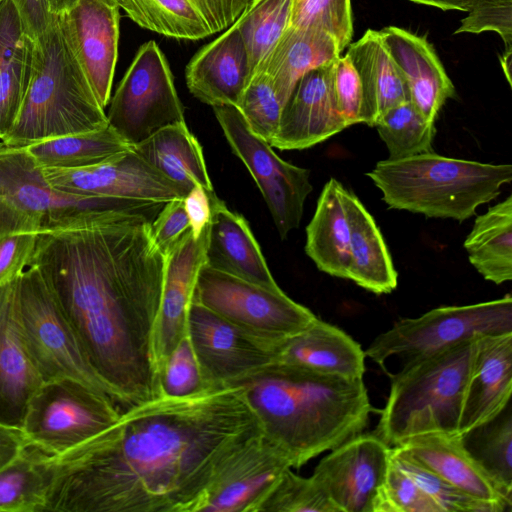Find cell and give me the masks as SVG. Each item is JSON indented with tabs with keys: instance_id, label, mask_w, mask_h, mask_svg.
Wrapping results in <instances>:
<instances>
[{
	"instance_id": "6da1fadb",
	"label": "cell",
	"mask_w": 512,
	"mask_h": 512,
	"mask_svg": "<svg viewBox=\"0 0 512 512\" xmlns=\"http://www.w3.org/2000/svg\"><path fill=\"white\" fill-rule=\"evenodd\" d=\"M263 435L240 385L136 405L92 439L46 511L201 512L217 477Z\"/></svg>"
},
{
	"instance_id": "7a4b0ae2",
	"label": "cell",
	"mask_w": 512,
	"mask_h": 512,
	"mask_svg": "<svg viewBox=\"0 0 512 512\" xmlns=\"http://www.w3.org/2000/svg\"><path fill=\"white\" fill-rule=\"evenodd\" d=\"M151 224L38 234L27 266L40 272L121 411L162 397L156 335L165 255Z\"/></svg>"
},
{
	"instance_id": "3957f363",
	"label": "cell",
	"mask_w": 512,
	"mask_h": 512,
	"mask_svg": "<svg viewBox=\"0 0 512 512\" xmlns=\"http://www.w3.org/2000/svg\"><path fill=\"white\" fill-rule=\"evenodd\" d=\"M234 384L243 388L264 436L296 469L362 433L372 410L363 379L278 362Z\"/></svg>"
},
{
	"instance_id": "277c9868",
	"label": "cell",
	"mask_w": 512,
	"mask_h": 512,
	"mask_svg": "<svg viewBox=\"0 0 512 512\" xmlns=\"http://www.w3.org/2000/svg\"><path fill=\"white\" fill-rule=\"evenodd\" d=\"M165 203L61 191L49 184L26 148L0 141V237L126 220L153 223Z\"/></svg>"
},
{
	"instance_id": "5b68a950",
	"label": "cell",
	"mask_w": 512,
	"mask_h": 512,
	"mask_svg": "<svg viewBox=\"0 0 512 512\" xmlns=\"http://www.w3.org/2000/svg\"><path fill=\"white\" fill-rule=\"evenodd\" d=\"M108 125L99 104L53 14L35 38L31 80L14 124L0 140L25 148L51 138L97 130Z\"/></svg>"
},
{
	"instance_id": "8992f818",
	"label": "cell",
	"mask_w": 512,
	"mask_h": 512,
	"mask_svg": "<svg viewBox=\"0 0 512 512\" xmlns=\"http://www.w3.org/2000/svg\"><path fill=\"white\" fill-rule=\"evenodd\" d=\"M366 175L381 191L388 208L462 222L511 183L512 166L432 151L379 161Z\"/></svg>"
},
{
	"instance_id": "52a82bcc",
	"label": "cell",
	"mask_w": 512,
	"mask_h": 512,
	"mask_svg": "<svg viewBox=\"0 0 512 512\" xmlns=\"http://www.w3.org/2000/svg\"><path fill=\"white\" fill-rule=\"evenodd\" d=\"M476 338L405 361L391 377L375 434L390 447L431 433L458 434Z\"/></svg>"
},
{
	"instance_id": "ba28073f",
	"label": "cell",
	"mask_w": 512,
	"mask_h": 512,
	"mask_svg": "<svg viewBox=\"0 0 512 512\" xmlns=\"http://www.w3.org/2000/svg\"><path fill=\"white\" fill-rule=\"evenodd\" d=\"M17 308L28 354L43 382L69 378L110 397L71 323L35 267H27L17 278Z\"/></svg>"
},
{
	"instance_id": "9c48e42d",
	"label": "cell",
	"mask_w": 512,
	"mask_h": 512,
	"mask_svg": "<svg viewBox=\"0 0 512 512\" xmlns=\"http://www.w3.org/2000/svg\"><path fill=\"white\" fill-rule=\"evenodd\" d=\"M512 333V296L462 306H443L416 318L400 319L364 351L382 364L431 355L479 336Z\"/></svg>"
},
{
	"instance_id": "30bf717a",
	"label": "cell",
	"mask_w": 512,
	"mask_h": 512,
	"mask_svg": "<svg viewBox=\"0 0 512 512\" xmlns=\"http://www.w3.org/2000/svg\"><path fill=\"white\" fill-rule=\"evenodd\" d=\"M193 300L274 350L317 319L281 288L270 289L206 264L199 272Z\"/></svg>"
},
{
	"instance_id": "8fae6325",
	"label": "cell",
	"mask_w": 512,
	"mask_h": 512,
	"mask_svg": "<svg viewBox=\"0 0 512 512\" xmlns=\"http://www.w3.org/2000/svg\"><path fill=\"white\" fill-rule=\"evenodd\" d=\"M116 403L79 381L43 382L30 398L22 430L30 443L50 454L67 452L113 425Z\"/></svg>"
},
{
	"instance_id": "7c38bea8",
	"label": "cell",
	"mask_w": 512,
	"mask_h": 512,
	"mask_svg": "<svg viewBox=\"0 0 512 512\" xmlns=\"http://www.w3.org/2000/svg\"><path fill=\"white\" fill-rule=\"evenodd\" d=\"M108 125L131 147L185 122L169 63L154 41L144 43L111 99Z\"/></svg>"
},
{
	"instance_id": "4fadbf2b",
	"label": "cell",
	"mask_w": 512,
	"mask_h": 512,
	"mask_svg": "<svg viewBox=\"0 0 512 512\" xmlns=\"http://www.w3.org/2000/svg\"><path fill=\"white\" fill-rule=\"evenodd\" d=\"M235 155L254 178L282 239L298 228L304 203L312 192L310 171L281 159L272 146L256 136L237 107H212Z\"/></svg>"
},
{
	"instance_id": "5bb4252c",
	"label": "cell",
	"mask_w": 512,
	"mask_h": 512,
	"mask_svg": "<svg viewBox=\"0 0 512 512\" xmlns=\"http://www.w3.org/2000/svg\"><path fill=\"white\" fill-rule=\"evenodd\" d=\"M187 335L209 388L232 385L275 361L274 349L194 300Z\"/></svg>"
},
{
	"instance_id": "9a60e30c",
	"label": "cell",
	"mask_w": 512,
	"mask_h": 512,
	"mask_svg": "<svg viewBox=\"0 0 512 512\" xmlns=\"http://www.w3.org/2000/svg\"><path fill=\"white\" fill-rule=\"evenodd\" d=\"M391 447L375 433H359L330 450L312 478L338 512H372L390 461Z\"/></svg>"
},
{
	"instance_id": "2e32d148",
	"label": "cell",
	"mask_w": 512,
	"mask_h": 512,
	"mask_svg": "<svg viewBox=\"0 0 512 512\" xmlns=\"http://www.w3.org/2000/svg\"><path fill=\"white\" fill-rule=\"evenodd\" d=\"M42 171L50 185L78 195L156 202L183 199L187 195L132 148L95 166Z\"/></svg>"
},
{
	"instance_id": "e0dca14e",
	"label": "cell",
	"mask_w": 512,
	"mask_h": 512,
	"mask_svg": "<svg viewBox=\"0 0 512 512\" xmlns=\"http://www.w3.org/2000/svg\"><path fill=\"white\" fill-rule=\"evenodd\" d=\"M119 9L100 0H78L58 15L62 33L104 109L118 56Z\"/></svg>"
},
{
	"instance_id": "ac0fdd59",
	"label": "cell",
	"mask_w": 512,
	"mask_h": 512,
	"mask_svg": "<svg viewBox=\"0 0 512 512\" xmlns=\"http://www.w3.org/2000/svg\"><path fill=\"white\" fill-rule=\"evenodd\" d=\"M333 62L305 74L283 106L269 144L279 150L310 148L347 128L332 91Z\"/></svg>"
},
{
	"instance_id": "d6986e66",
	"label": "cell",
	"mask_w": 512,
	"mask_h": 512,
	"mask_svg": "<svg viewBox=\"0 0 512 512\" xmlns=\"http://www.w3.org/2000/svg\"><path fill=\"white\" fill-rule=\"evenodd\" d=\"M91 439L60 454L26 445L0 470V511H46L56 486L88 457Z\"/></svg>"
},
{
	"instance_id": "ffe728a7",
	"label": "cell",
	"mask_w": 512,
	"mask_h": 512,
	"mask_svg": "<svg viewBox=\"0 0 512 512\" xmlns=\"http://www.w3.org/2000/svg\"><path fill=\"white\" fill-rule=\"evenodd\" d=\"M288 468L287 457L263 435L217 477L201 512H260Z\"/></svg>"
},
{
	"instance_id": "44dd1931",
	"label": "cell",
	"mask_w": 512,
	"mask_h": 512,
	"mask_svg": "<svg viewBox=\"0 0 512 512\" xmlns=\"http://www.w3.org/2000/svg\"><path fill=\"white\" fill-rule=\"evenodd\" d=\"M209 226L199 237L187 231L165 253V269L158 317L156 351L159 369L187 334L189 309L199 272L206 262Z\"/></svg>"
},
{
	"instance_id": "7402d4cb",
	"label": "cell",
	"mask_w": 512,
	"mask_h": 512,
	"mask_svg": "<svg viewBox=\"0 0 512 512\" xmlns=\"http://www.w3.org/2000/svg\"><path fill=\"white\" fill-rule=\"evenodd\" d=\"M253 0H118L138 26L160 35L200 40L233 25Z\"/></svg>"
},
{
	"instance_id": "603a6c76",
	"label": "cell",
	"mask_w": 512,
	"mask_h": 512,
	"mask_svg": "<svg viewBox=\"0 0 512 512\" xmlns=\"http://www.w3.org/2000/svg\"><path fill=\"white\" fill-rule=\"evenodd\" d=\"M17 278L0 285V423L22 429L27 404L43 381L22 335Z\"/></svg>"
},
{
	"instance_id": "cb8c5ba5",
	"label": "cell",
	"mask_w": 512,
	"mask_h": 512,
	"mask_svg": "<svg viewBox=\"0 0 512 512\" xmlns=\"http://www.w3.org/2000/svg\"><path fill=\"white\" fill-rule=\"evenodd\" d=\"M190 93L212 107H238L250 80L248 55L234 23L218 38L204 45L185 71Z\"/></svg>"
},
{
	"instance_id": "d4e9b609",
	"label": "cell",
	"mask_w": 512,
	"mask_h": 512,
	"mask_svg": "<svg viewBox=\"0 0 512 512\" xmlns=\"http://www.w3.org/2000/svg\"><path fill=\"white\" fill-rule=\"evenodd\" d=\"M512 333L476 338L458 435L492 419L511 401Z\"/></svg>"
},
{
	"instance_id": "484cf974",
	"label": "cell",
	"mask_w": 512,
	"mask_h": 512,
	"mask_svg": "<svg viewBox=\"0 0 512 512\" xmlns=\"http://www.w3.org/2000/svg\"><path fill=\"white\" fill-rule=\"evenodd\" d=\"M378 32L405 79L409 101L426 120L435 123L442 106L456 91L433 46L425 37L396 26Z\"/></svg>"
},
{
	"instance_id": "4316f807",
	"label": "cell",
	"mask_w": 512,
	"mask_h": 512,
	"mask_svg": "<svg viewBox=\"0 0 512 512\" xmlns=\"http://www.w3.org/2000/svg\"><path fill=\"white\" fill-rule=\"evenodd\" d=\"M409 458L471 497L511 511L512 500L468 454L458 434L431 433L395 446Z\"/></svg>"
},
{
	"instance_id": "83f0119b",
	"label": "cell",
	"mask_w": 512,
	"mask_h": 512,
	"mask_svg": "<svg viewBox=\"0 0 512 512\" xmlns=\"http://www.w3.org/2000/svg\"><path fill=\"white\" fill-rule=\"evenodd\" d=\"M275 361L347 379H363L365 353L338 327L317 318L303 331L277 344Z\"/></svg>"
},
{
	"instance_id": "f1b7e54d",
	"label": "cell",
	"mask_w": 512,
	"mask_h": 512,
	"mask_svg": "<svg viewBox=\"0 0 512 512\" xmlns=\"http://www.w3.org/2000/svg\"><path fill=\"white\" fill-rule=\"evenodd\" d=\"M212 215L205 264L215 270L270 288L273 278L246 219L211 194Z\"/></svg>"
},
{
	"instance_id": "f546056e",
	"label": "cell",
	"mask_w": 512,
	"mask_h": 512,
	"mask_svg": "<svg viewBox=\"0 0 512 512\" xmlns=\"http://www.w3.org/2000/svg\"><path fill=\"white\" fill-rule=\"evenodd\" d=\"M346 54L362 85L361 123L374 127L389 109L409 101L405 79L378 31L366 30L360 39L349 44Z\"/></svg>"
},
{
	"instance_id": "4dcf8cb0",
	"label": "cell",
	"mask_w": 512,
	"mask_h": 512,
	"mask_svg": "<svg viewBox=\"0 0 512 512\" xmlns=\"http://www.w3.org/2000/svg\"><path fill=\"white\" fill-rule=\"evenodd\" d=\"M35 39L27 32L13 0L0 2V140L15 122L28 89Z\"/></svg>"
},
{
	"instance_id": "1f68e13d",
	"label": "cell",
	"mask_w": 512,
	"mask_h": 512,
	"mask_svg": "<svg viewBox=\"0 0 512 512\" xmlns=\"http://www.w3.org/2000/svg\"><path fill=\"white\" fill-rule=\"evenodd\" d=\"M340 53L336 41L328 34L289 26L254 73H264L271 79L284 106L305 74L334 62Z\"/></svg>"
},
{
	"instance_id": "d6a6232c",
	"label": "cell",
	"mask_w": 512,
	"mask_h": 512,
	"mask_svg": "<svg viewBox=\"0 0 512 512\" xmlns=\"http://www.w3.org/2000/svg\"><path fill=\"white\" fill-rule=\"evenodd\" d=\"M344 201L350 229L348 279L375 294L391 293L397 287L398 274L375 219L347 189Z\"/></svg>"
},
{
	"instance_id": "836d02e7",
	"label": "cell",
	"mask_w": 512,
	"mask_h": 512,
	"mask_svg": "<svg viewBox=\"0 0 512 512\" xmlns=\"http://www.w3.org/2000/svg\"><path fill=\"white\" fill-rule=\"evenodd\" d=\"M345 190L335 178H330L324 185L315 213L306 227L305 252L320 271L348 279L350 229Z\"/></svg>"
},
{
	"instance_id": "e575fe53",
	"label": "cell",
	"mask_w": 512,
	"mask_h": 512,
	"mask_svg": "<svg viewBox=\"0 0 512 512\" xmlns=\"http://www.w3.org/2000/svg\"><path fill=\"white\" fill-rule=\"evenodd\" d=\"M131 148L186 194L195 186L214 192L202 147L185 122L164 127Z\"/></svg>"
},
{
	"instance_id": "d590c367",
	"label": "cell",
	"mask_w": 512,
	"mask_h": 512,
	"mask_svg": "<svg viewBox=\"0 0 512 512\" xmlns=\"http://www.w3.org/2000/svg\"><path fill=\"white\" fill-rule=\"evenodd\" d=\"M463 246L485 280L502 284L512 279V195L476 217Z\"/></svg>"
},
{
	"instance_id": "8d00e7d4",
	"label": "cell",
	"mask_w": 512,
	"mask_h": 512,
	"mask_svg": "<svg viewBox=\"0 0 512 512\" xmlns=\"http://www.w3.org/2000/svg\"><path fill=\"white\" fill-rule=\"evenodd\" d=\"M25 148L41 168L78 169L110 160L131 146L107 125L89 132L47 139Z\"/></svg>"
},
{
	"instance_id": "74e56055",
	"label": "cell",
	"mask_w": 512,
	"mask_h": 512,
	"mask_svg": "<svg viewBox=\"0 0 512 512\" xmlns=\"http://www.w3.org/2000/svg\"><path fill=\"white\" fill-rule=\"evenodd\" d=\"M459 436L468 454L512 500L511 401L495 417Z\"/></svg>"
},
{
	"instance_id": "f35d334b",
	"label": "cell",
	"mask_w": 512,
	"mask_h": 512,
	"mask_svg": "<svg viewBox=\"0 0 512 512\" xmlns=\"http://www.w3.org/2000/svg\"><path fill=\"white\" fill-rule=\"evenodd\" d=\"M291 6L292 0H253L235 22L247 51L250 79L289 27Z\"/></svg>"
},
{
	"instance_id": "ab89813d",
	"label": "cell",
	"mask_w": 512,
	"mask_h": 512,
	"mask_svg": "<svg viewBox=\"0 0 512 512\" xmlns=\"http://www.w3.org/2000/svg\"><path fill=\"white\" fill-rule=\"evenodd\" d=\"M390 159L432 152L435 123L426 120L410 101L389 109L376 125Z\"/></svg>"
},
{
	"instance_id": "60d3db41",
	"label": "cell",
	"mask_w": 512,
	"mask_h": 512,
	"mask_svg": "<svg viewBox=\"0 0 512 512\" xmlns=\"http://www.w3.org/2000/svg\"><path fill=\"white\" fill-rule=\"evenodd\" d=\"M289 26L324 32L342 51L353 37L351 0H292Z\"/></svg>"
},
{
	"instance_id": "b9f144b4",
	"label": "cell",
	"mask_w": 512,
	"mask_h": 512,
	"mask_svg": "<svg viewBox=\"0 0 512 512\" xmlns=\"http://www.w3.org/2000/svg\"><path fill=\"white\" fill-rule=\"evenodd\" d=\"M268 512H338L325 490L312 478L288 468L262 504Z\"/></svg>"
},
{
	"instance_id": "7bdbcfd3",
	"label": "cell",
	"mask_w": 512,
	"mask_h": 512,
	"mask_svg": "<svg viewBox=\"0 0 512 512\" xmlns=\"http://www.w3.org/2000/svg\"><path fill=\"white\" fill-rule=\"evenodd\" d=\"M391 457L438 505L441 512H501L496 505L475 499L462 492L419 465L396 447H391Z\"/></svg>"
},
{
	"instance_id": "ee69618b",
	"label": "cell",
	"mask_w": 512,
	"mask_h": 512,
	"mask_svg": "<svg viewBox=\"0 0 512 512\" xmlns=\"http://www.w3.org/2000/svg\"><path fill=\"white\" fill-rule=\"evenodd\" d=\"M237 108L250 130L269 143L277 131L283 105L266 74L252 75Z\"/></svg>"
},
{
	"instance_id": "f6af8a7d",
	"label": "cell",
	"mask_w": 512,
	"mask_h": 512,
	"mask_svg": "<svg viewBox=\"0 0 512 512\" xmlns=\"http://www.w3.org/2000/svg\"><path fill=\"white\" fill-rule=\"evenodd\" d=\"M372 512H441L417 482L392 459L373 501Z\"/></svg>"
},
{
	"instance_id": "bcb514c9",
	"label": "cell",
	"mask_w": 512,
	"mask_h": 512,
	"mask_svg": "<svg viewBox=\"0 0 512 512\" xmlns=\"http://www.w3.org/2000/svg\"><path fill=\"white\" fill-rule=\"evenodd\" d=\"M162 396L187 397L213 389L206 384L186 334L165 358L160 369Z\"/></svg>"
},
{
	"instance_id": "7dc6e473",
	"label": "cell",
	"mask_w": 512,
	"mask_h": 512,
	"mask_svg": "<svg viewBox=\"0 0 512 512\" xmlns=\"http://www.w3.org/2000/svg\"><path fill=\"white\" fill-rule=\"evenodd\" d=\"M467 12L455 34L493 31L512 45V0H469Z\"/></svg>"
},
{
	"instance_id": "c3c4849f",
	"label": "cell",
	"mask_w": 512,
	"mask_h": 512,
	"mask_svg": "<svg viewBox=\"0 0 512 512\" xmlns=\"http://www.w3.org/2000/svg\"><path fill=\"white\" fill-rule=\"evenodd\" d=\"M332 91L336 108L349 127L361 123L362 85L349 56H339L332 67Z\"/></svg>"
},
{
	"instance_id": "681fc988",
	"label": "cell",
	"mask_w": 512,
	"mask_h": 512,
	"mask_svg": "<svg viewBox=\"0 0 512 512\" xmlns=\"http://www.w3.org/2000/svg\"><path fill=\"white\" fill-rule=\"evenodd\" d=\"M38 234L14 233L0 237V285L18 277L28 266Z\"/></svg>"
},
{
	"instance_id": "f907efd6",
	"label": "cell",
	"mask_w": 512,
	"mask_h": 512,
	"mask_svg": "<svg viewBox=\"0 0 512 512\" xmlns=\"http://www.w3.org/2000/svg\"><path fill=\"white\" fill-rule=\"evenodd\" d=\"M189 230L190 222L183 199L166 202L151 224L152 239L164 255Z\"/></svg>"
},
{
	"instance_id": "816d5d0a",
	"label": "cell",
	"mask_w": 512,
	"mask_h": 512,
	"mask_svg": "<svg viewBox=\"0 0 512 512\" xmlns=\"http://www.w3.org/2000/svg\"><path fill=\"white\" fill-rule=\"evenodd\" d=\"M212 193L214 192H208L201 186H195L183 198L184 207L190 222V229L196 238L210 224Z\"/></svg>"
},
{
	"instance_id": "f5cc1de1",
	"label": "cell",
	"mask_w": 512,
	"mask_h": 512,
	"mask_svg": "<svg viewBox=\"0 0 512 512\" xmlns=\"http://www.w3.org/2000/svg\"><path fill=\"white\" fill-rule=\"evenodd\" d=\"M28 34L35 39L42 34L51 22L46 0H13Z\"/></svg>"
},
{
	"instance_id": "db71d44e",
	"label": "cell",
	"mask_w": 512,
	"mask_h": 512,
	"mask_svg": "<svg viewBox=\"0 0 512 512\" xmlns=\"http://www.w3.org/2000/svg\"><path fill=\"white\" fill-rule=\"evenodd\" d=\"M28 444L30 442L21 428L0 423V470Z\"/></svg>"
},
{
	"instance_id": "11a10c76",
	"label": "cell",
	"mask_w": 512,
	"mask_h": 512,
	"mask_svg": "<svg viewBox=\"0 0 512 512\" xmlns=\"http://www.w3.org/2000/svg\"><path fill=\"white\" fill-rule=\"evenodd\" d=\"M418 4L433 6L442 10L467 11L469 0H409Z\"/></svg>"
},
{
	"instance_id": "9f6ffc18",
	"label": "cell",
	"mask_w": 512,
	"mask_h": 512,
	"mask_svg": "<svg viewBox=\"0 0 512 512\" xmlns=\"http://www.w3.org/2000/svg\"><path fill=\"white\" fill-rule=\"evenodd\" d=\"M78 0H46L51 14L60 15L72 8Z\"/></svg>"
},
{
	"instance_id": "6f0895ef",
	"label": "cell",
	"mask_w": 512,
	"mask_h": 512,
	"mask_svg": "<svg viewBox=\"0 0 512 512\" xmlns=\"http://www.w3.org/2000/svg\"><path fill=\"white\" fill-rule=\"evenodd\" d=\"M501 67L504 71L507 82L512 86L511 78V64H512V45L506 46L505 51L500 56Z\"/></svg>"
},
{
	"instance_id": "680465c9",
	"label": "cell",
	"mask_w": 512,
	"mask_h": 512,
	"mask_svg": "<svg viewBox=\"0 0 512 512\" xmlns=\"http://www.w3.org/2000/svg\"><path fill=\"white\" fill-rule=\"evenodd\" d=\"M100 1H103V2L111 4V5L118 6V0H100Z\"/></svg>"
},
{
	"instance_id": "91938a15",
	"label": "cell",
	"mask_w": 512,
	"mask_h": 512,
	"mask_svg": "<svg viewBox=\"0 0 512 512\" xmlns=\"http://www.w3.org/2000/svg\"><path fill=\"white\" fill-rule=\"evenodd\" d=\"M3 0H0V2H2Z\"/></svg>"
}]
</instances>
